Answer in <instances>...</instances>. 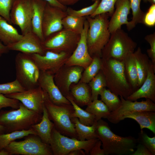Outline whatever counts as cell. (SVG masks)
<instances>
[{"mask_svg":"<svg viewBox=\"0 0 155 155\" xmlns=\"http://www.w3.org/2000/svg\"><path fill=\"white\" fill-rule=\"evenodd\" d=\"M96 132L106 155H131L137 143V139L132 136L123 137L115 133L102 119L97 121Z\"/></svg>","mask_w":155,"mask_h":155,"instance_id":"cell-1","label":"cell"},{"mask_svg":"<svg viewBox=\"0 0 155 155\" xmlns=\"http://www.w3.org/2000/svg\"><path fill=\"white\" fill-rule=\"evenodd\" d=\"M101 60V71L106 87L117 96L126 99L133 91L126 75L124 62L113 59Z\"/></svg>","mask_w":155,"mask_h":155,"instance_id":"cell-2","label":"cell"},{"mask_svg":"<svg viewBox=\"0 0 155 155\" xmlns=\"http://www.w3.org/2000/svg\"><path fill=\"white\" fill-rule=\"evenodd\" d=\"M109 16L107 13L97 15L93 18L86 16L89 24L86 40L88 50L92 57H101L102 51L111 36L108 29Z\"/></svg>","mask_w":155,"mask_h":155,"instance_id":"cell-3","label":"cell"},{"mask_svg":"<svg viewBox=\"0 0 155 155\" xmlns=\"http://www.w3.org/2000/svg\"><path fill=\"white\" fill-rule=\"evenodd\" d=\"M42 115L28 109L20 102L17 109L0 111V125L5 128V133L28 130L40 121Z\"/></svg>","mask_w":155,"mask_h":155,"instance_id":"cell-4","label":"cell"},{"mask_svg":"<svg viewBox=\"0 0 155 155\" xmlns=\"http://www.w3.org/2000/svg\"><path fill=\"white\" fill-rule=\"evenodd\" d=\"M43 92L44 104L54 127L62 135L78 139L74 125L71 120V115L74 111L72 105H56L51 101L47 94Z\"/></svg>","mask_w":155,"mask_h":155,"instance_id":"cell-5","label":"cell"},{"mask_svg":"<svg viewBox=\"0 0 155 155\" xmlns=\"http://www.w3.org/2000/svg\"><path fill=\"white\" fill-rule=\"evenodd\" d=\"M137 46L128 34L121 28L111 34L110 38L103 48L102 59H110L123 61L130 54L135 51Z\"/></svg>","mask_w":155,"mask_h":155,"instance_id":"cell-6","label":"cell"},{"mask_svg":"<svg viewBox=\"0 0 155 155\" xmlns=\"http://www.w3.org/2000/svg\"><path fill=\"white\" fill-rule=\"evenodd\" d=\"M16 79L26 90L38 86L40 70L30 54L21 52L15 58Z\"/></svg>","mask_w":155,"mask_h":155,"instance_id":"cell-7","label":"cell"},{"mask_svg":"<svg viewBox=\"0 0 155 155\" xmlns=\"http://www.w3.org/2000/svg\"><path fill=\"white\" fill-rule=\"evenodd\" d=\"M81 34L63 28L46 38L42 42L45 51L71 54L76 49L80 38Z\"/></svg>","mask_w":155,"mask_h":155,"instance_id":"cell-8","label":"cell"},{"mask_svg":"<svg viewBox=\"0 0 155 155\" xmlns=\"http://www.w3.org/2000/svg\"><path fill=\"white\" fill-rule=\"evenodd\" d=\"M98 138L89 140H80L62 134L54 127L51 132L50 145L54 155H67L70 152L77 149H82L86 154L90 150Z\"/></svg>","mask_w":155,"mask_h":155,"instance_id":"cell-9","label":"cell"},{"mask_svg":"<svg viewBox=\"0 0 155 155\" xmlns=\"http://www.w3.org/2000/svg\"><path fill=\"white\" fill-rule=\"evenodd\" d=\"M24 140L14 141L4 149L9 155H53L49 145L43 142L37 135L31 134L25 137Z\"/></svg>","mask_w":155,"mask_h":155,"instance_id":"cell-10","label":"cell"},{"mask_svg":"<svg viewBox=\"0 0 155 155\" xmlns=\"http://www.w3.org/2000/svg\"><path fill=\"white\" fill-rule=\"evenodd\" d=\"M33 8L31 0H15L10 13L11 24L18 26L24 35L32 32Z\"/></svg>","mask_w":155,"mask_h":155,"instance_id":"cell-11","label":"cell"},{"mask_svg":"<svg viewBox=\"0 0 155 155\" xmlns=\"http://www.w3.org/2000/svg\"><path fill=\"white\" fill-rule=\"evenodd\" d=\"M84 70L80 66L64 64L54 74L55 82L64 96L69 95L71 85L79 82Z\"/></svg>","mask_w":155,"mask_h":155,"instance_id":"cell-12","label":"cell"},{"mask_svg":"<svg viewBox=\"0 0 155 155\" xmlns=\"http://www.w3.org/2000/svg\"><path fill=\"white\" fill-rule=\"evenodd\" d=\"M40 71L55 74L65 64L71 54L46 51L43 55L30 54Z\"/></svg>","mask_w":155,"mask_h":155,"instance_id":"cell-13","label":"cell"},{"mask_svg":"<svg viewBox=\"0 0 155 155\" xmlns=\"http://www.w3.org/2000/svg\"><path fill=\"white\" fill-rule=\"evenodd\" d=\"M121 101L119 108L111 112L107 118L110 122L117 124L120 122V118L124 115L129 113L140 111H155V104L149 99L141 102L131 101L120 96Z\"/></svg>","mask_w":155,"mask_h":155,"instance_id":"cell-14","label":"cell"},{"mask_svg":"<svg viewBox=\"0 0 155 155\" xmlns=\"http://www.w3.org/2000/svg\"><path fill=\"white\" fill-rule=\"evenodd\" d=\"M67 15L66 11L47 3L42 24V32L44 39L63 28L62 20Z\"/></svg>","mask_w":155,"mask_h":155,"instance_id":"cell-15","label":"cell"},{"mask_svg":"<svg viewBox=\"0 0 155 155\" xmlns=\"http://www.w3.org/2000/svg\"><path fill=\"white\" fill-rule=\"evenodd\" d=\"M88 28V23L86 19L77 46L65 62V65L80 66L84 69L92 62L93 58L89 53L86 40Z\"/></svg>","mask_w":155,"mask_h":155,"instance_id":"cell-16","label":"cell"},{"mask_svg":"<svg viewBox=\"0 0 155 155\" xmlns=\"http://www.w3.org/2000/svg\"><path fill=\"white\" fill-rule=\"evenodd\" d=\"M4 95L18 100L30 110L42 114L44 106V93L39 86L22 92Z\"/></svg>","mask_w":155,"mask_h":155,"instance_id":"cell-17","label":"cell"},{"mask_svg":"<svg viewBox=\"0 0 155 155\" xmlns=\"http://www.w3.org/2000/svg\"><path fill=\"white\" fill-rule=\"evenodd\" d=\"M54 75L49 72L40 71L38 86L47 94L50 100L53 104L57 105L71 104L56 84Z\"/></svg>","mask_w":155,"mask_h":155,"instance_id":"cell-18","label":"cell"},{"mask_svg":"<svg viewBox=\"0 0 155 155\" xmlns=\"http://www.w3.org/2000/svg\"><path fill=\"white\" fill-rule=\"evenodd\" d=\"M42 42L39 37L32 31L23 35L17 42L7 46L9 51H19L28 54L36 53L44 55Z\"/></svg>","mask_w":155,"mask_h":155,"instance_id":"cell-19","label":"cell"},{"mask_svg":"<svg viewBox=\"0 0 155 155\" xmlns=\"http://www.w3.org/2000/svg\"><path fill=\"white\" fill-rule=\"evenodd\" d=\"M155 71L151 61L149 65L147 76L141 86L128 96L126 99L135 101L140 98H145L155 102Z\"/></svg>","mask_w":155,"mask_h":155,"instance_id":"cell-20","label":"cell"},{"mask_svg":"<svg viewBox=\"0 0 155 155\" xmlns=\"http://www.w3.org/2000/svg\"><path fill=\"white\" fill-rule=\"evenodd\" d=\"M115 6V9L109 22L108 29L111 34L121 29L122 25L128 24V16L131 9L129 0H117Z\"/></svg>","mask_w":155,"mask_h":155,"instance_id":"cell-21","label":"cell"},{"mask_svg":"<svg viewBox=\"0 0 155 155\" xmlns=\"http://www.w3.org/2000/svg\"><path fill=\"white\" fill-rule=\"evenodd\" d=\"M68 96L79 106H87L92 101L91 88L88 84L86 83L78 82L72 84Z\"/></svg>","mask_w":155,"mask_h":155,"instance_id":"cell-22","label":"cell"},{"mask_svg":"<svg viewBox=\"0 0 155 155\" xmlns=\"http://www.w3.org/2000/svg\"><path fill=\"white\" fill-rule=\"evenodd\" d=\"M126 118H130L139 124L141 131L148 129L155 134V113L151 111H140L126 114L120 119V122Z\"/></svg>","mask_w":155,"mask_h":155,"instance_id":"cell-23","label":"cell"},{"mask_svg":"<svg viewBox=\"0 0 155 155\" xmlns=\"http://www.w3.org/2000/svg\"><path fill=\"white\" fill-rule=\"evenodd\" d=\"M54 125L50 119L44 105L41 119L39 123L32 125L31 128L34 130L44 143L49 144L51 139L52 130Z\"/></svg>","mask_w":155,"mask_h":155,"instance_id":"cell-24","label":"cell"},{"mask_svg":"<svg viewBox=\"0 0 155 155\" xmlns=\"http://www.w3.org/2000/svg\"><path fill=\"white\" fill-rule=\"evenodd\" d=\"M33 14L32 20V32L43 42L44 38L42 31L44 13L47 2L44 0H31Z\"/></svg>","mask_w":155,"mask_h":155,"instance_id":"cell-25","label":"cell"},{"mask_svg":"<svg viewBox=\"0 0 155 155\" xmlns=\"http://www.w3.org/2000/svg\"><path fill=\"white\" fill-rule=\"evenodd\" d=\"M23 36L17 30L0 16V41L7 46L20 40Z\"/></svg>","mask_w":155,"mask_h":155,"instance_id":"cell-26","label":"cell"},{"mask_svg":"<svg viewBox=\"0 0 155 155\" xmlns=\"http://www.w3.org/2000/svg\"><path fill=\"white\" fill-rule=\"evenodd\" d=\"M133 55L138 73L139 88L146 78L148 69L151 60L146 54L142 52L140 47L134 52Z\"/></svg>","mask_w":155,"mask_h":155,"instance_id":"cell-27","label":"cell"},{"mask_svg":"<svg viewBox=\"0 0 155 155\" xmlns=\"http://www.w3.org/2000/svg\"><path fill=\"white\" fill-rule=\"evenodd\" d=\"M71 120L74 125L78 140L84 141L98 138L96 132L97 121L91 126H88L80 123L77 117L71 118Z\"/></svg>","mask_w":155,"mask_h":155,"instance_id":"cell-28","label":"cell"},{"mask_svg":"<svg viewBox=\"0 0 155 155\" xmlns=\"http://www.w3.org/2000/svg\"><path fill=\"white\" fill-rule=\"evenodd\" d=\"M133 53L129 55L123 62L127 78L134 92L139 87L138 73Z\"/></svg>","mask_w":155,"mask_h":155,"instance_id":"cell-29","label":"cell"},{"mask_svg":"<svg viewBox=\"0 0 155 155\" xmlns=\"http://www.w3.org/2000/svg\"><path fill=\"white\" fill-rule=\"evenodd\" d=\"M73 106L74 111L71 115V118H78L81 123L88 126L92 125L96 121L94 115L82 108L69 96L66 97Z\"/></svg>","mask_w":155,"mask_h":155,"instance_id":"cell-30","label":"cell"},{"mask_svg":"<svg viewBox=\"0 0 155 155\" xmlns=\"http://www.w3.org/2000/svg\"><path fill=\"white\" fill-rule=\"evenodd\" d=\"M91 63L84 69L79 82L88 84L101 70L102 60L101 57L95 56L92 57Z\"/></svg>","mask_w":155,"mask_h":155,"instance_id":"cell-31","label":"cell"},{"mask_svg":"<svg viewBox=\"0 0 155 155\" xmlns=\"http://www.w3.org/2000/svg\"><path fill=\"white\" fill-rule=\"evenodd\" d=\"M31 134L36 135L35 131L32 128L0 134V151L16 140L22 138Z\"/></svg>","mask_w":155,"mask_h":155,"instance_id":"cell-32","label":"cell"},{"mask_svg":"<svg viewBox=\"0 0 155 155\" xmlns=\"http://www.w3.org/2000/svg\"><path fill=\"white\" fill-rule=\"evenodd\" d=\"M85 110L94 115L96 121L102 118L107 119L111 113L105 104L98 99L92 101L87 106Z\"/></svg>","mask_w":155,"mask_h":155,"instance_id":"cell-33","label":"cell"},{"mask_svg":"<svg viewBox=\"0 0 155 155\" xmlns=\"http://www.w3.org/2000/svg\"><path fill=\"white\" fill-rule=\"evenodd\" d=\"M131 9L132 11V17L131 20L126 25L128 31L135 27L138 23L144 24L145 13L141 9L140 3L142 0H129Z\"/></svg>","mask_w":155,"mask_h":155,"instance_id":"cell-34","label":"cell"},{"mask_svg":"<svg viewBox=\"0 0 155 155\" xmlns=\"http://www.w3.org/2000/svg\"><path fill=\"white\" fill-rule=\"evenodd\" d=\"M86 20V17H77L67 15L62 20L63 28L81 34Z\"/></svg>","mask_w":155,"mask_h":155,"instance_id":"cell-35","label":"cell"},{"mask_svg":"<svg viewBox=\"0 0 155 155\" xmlns=\"http://www.w3.org/2000/svg\"><path fill=\"white\" fill-rule=\"evenodd\" d=\"M101 100L105 104L110 111L113 112L120 106L121 101L116 94L106 87L104 88L100 93Z\"/></svg>","mask_w":155,"mask_h":155,"instance_id":"cell-36","label":"cell"},{"mask_svg":"<svg viewBox=\"0 0 155 155\" xmlns=\"http://www.w3.org/2000/svg\"><path fill=\"white\" fill-rule=\"evenodd\" d=\"M88 84L91 90L92 101L98 99L101 91L106 86L104 77L101 70Z\"/></svg>","mask_w":155,"mask_h":155,"instance_id":"cell-37","label":"cell"},{"mask_svg":"<svg viewBox=\"0 0 155 155\" xmlns=\"http://www.w3.org/2000/svg\"><path fill=\"white\" fill-rule=\"evenodd\" d=\"M100 2V0H96L92 5L80 9L76 10L67 7L66 11L67 15L77 17H86L92 15L95 11Z\"/></svg>","mask_w":155,"mask_h":155,"instance_id":"cell-38","label":"cell"},{"mask_svg":"<svg viewBox=\"0 0 155 155\" xmlns=\"http://www.w3.org/2000/svg\"><path fill=\"white\" fill-rule=\"evenodd\" d=\"M117 0H100V2L94 12L89 16L93 18L96 15L107 13L111 16L114 12L115 3Z\"/></svg>","mask_w":155,"mask_h":155,"instance_id":"cell-39","label":"cell"},{"mask_svg":"<svg viewBox=\"0 0 155 155\" xmlns=\"http://www.w3.org/2000/svg\"><path fill=\"white\" fill-rule=\"evenodd\" d=\"M25 90L26 89L16 79L11 82L0 84V94H8Z\"/></svg>","mask_w":155,"mask_h":155,"instance_id":"cell-40","label":"cell"},{"mask_svg":"<svg viewBox=\"0 0 155 155\" xmlns=\"http://www.w3.org/2000/svg\"><path fill=\"white\" fill-rule=\"evenodd\" d=\"M137 139V143L144 145L151 153L152 155H155V136L149 137L143 130L138 133Z\"/></svg>","mask_w":155,"mask_h":155,"instance_id":"cell-41","label":"cell"},{"mask_svg":"<svg viewBox=\"0 0 155 155\" xmlns=\"http://www.w3.org/2000/svg\"><path fill=\"white\" fill-rule=\"evenodd\" d=\"M15 0H0V16L2 17L10 24H11L10 13Z\"/></svg>","mask_w":155,"mask_h":155,"instance_id":"cell-42","label":"cell"},{"mask_svg":"<svg viewBox=\"0 0 155 155\" xmlns=\"http://www.w3.org/2000/svg\"><path fill=\"white\" fill-rule=\"evenodd\" d=\"M145 40L149 43L150 48L147 50L148 56L151 60L153 68L155 71V33L147 35L145 37Z\"/></svg>","mask_w":155,"mask_h":155,"instance_id":"cell-43","label":"cell"},{"mask_svg":"<svg viewBox=\"0 0 155 155\" xmlns=\"http://www.w3.org/2000/svg\"><path fill=\"white\" fill-rule=\"evenodd\" d=\"M20 102L17 100L7 97L0 94V110L3 108L10 107L12 109L19 108Z\"/></svg>","mask_w":155,"mask_h":155,"instance_id":"cell-44","label":"cell"},{"mask_svg":"<svg viewBox=\"0 0 155 155\" xmlns=\"http://www.w3.org/2000/svg\"><path fill=\"white\" fill-rule=\"evenodd\" d=\"M144 24L146 26L152 27L155 24V4H152L147 12L145 13Z\"/></svg>","mask_w":155,"mask_h":155,"instance_id":"cell-45","label":"cell"},{"mask_svg":"<svg viewBox=\"0 0 155 155\" xmlns=\"http://www.w3.org/2000/svg\"><path fill=\"white\" fill-rule=\"evenodd\" d=\"M102 142L99 139L95 143L90 151V155H105L104 150L101 148Z\"/></svg>","mask_w":155,"mask_h":155,"instance_id":"cell-46","label":"cell"},{"mask_svg":"<svg viewBox=\"0 0 155 155\" xmlns=\"http://www.w3.org/2000/svg\"><path fill=\"white\" fill-rule=\"evenodd\" d=\"M135 148L136 150L131 155H152L147 148L140 143H138Z\"/></svg>","mask_w":155,"mask_h":155,"instance_id":"cell-47","label":"cell"},{"mask_svg":"<svg viewBox=\"0 0 155 155\" xmlns=\"http://www.w3.org/2000/svg\"><path fill=\"white\" fill-rule=\"evenodd\" d=\"M46 1L49 4L51 5L58 7L63 10L64 11H66L67 8V7L66 6H64L59 2L57 0H44Z\"/></svg>","mask_w":155,"mask_h":155,"instance_id":"cell-48","label":"cell"},{"mask_svg":"<svg viewBox=\"0 0 155 155\" xmlns=\"http://www.w3.org/2000/svg\"><path fill=\"white\" fill-rule=\"evenodd\" d=\"M62 5L67 6L73 5L79 1L80 0H57Z\"/></svg>","mask_w":155,"mask_h":155,"instance_id":"cell-49","label":"cell"},{"mask_svg":"<svg viewBox=\"0 0 155 155\" xmlns=\"http://www.w3.org/2000/svg\"><path fill=\"white\" fill-rule=\"evenodd\" d=\"M9 51L7 46L0 41V57L3 54L8 53Z\"/></svg>","mask_w":155,"mask_h":155,"instance_id":"cell-50","label":"cell"},{"mask_svg":"<svg viewBox=\"0 0 155 155\" xmlns=\"http://www.w3.org/2000/svg\"><path fill=\"white\" fill-rule=\"evenodd\" d=\"M86 154L82 149H77L70 152L67 155H85Z\"/></svg>","mask_w":155,"mask_h":155,"instance_id":"cell-51","label":"cell"},{"mask_svg":"<svg viewBox=\"0 0 155 155\" xmlns=\"http://www.w3.org/2000/svg\"><path fill=\"white\" fill-rule=\"evenodd\" d=\"M6 133L5 128L2 125H0V134L5 133Z\"/></svg>","mask_w":155,"mask_h":155,"instance_id":"cell-52","label":"cell"},{"mask_svg":"<svg viewBox=\"0 0 155 155\" xmlns=\"http://www.w3.org/2000/svg\"><path fill=\"white\" fill-rule=\"evenodd\" d=\"M0 155H9V153L4 149L0 151Z\"/></svg>","mask_w":155,"mask_h":155,"instance_id":"cell-53","label":"cell"},{"mask_svg":"<svg viewBox=\"0 0 155 155\" xmlns=\"http://www.w3.org/2000/svg\"><path fill=\"white\" fill-rule=\"evenodd\" d=\"M145 1L148 2L152 4H154L152 0H144Z\"/></svg>","mask_w":155,"mask_h":155,"instance_id":"cell-54","label":"cell"},{"mask_svg":"<svg viewBox=\"0 0 155 155\" xmlns=\"http://www.w3.org/2000/svg\"><path fill=\"white\" fill-rule=\"evenodd\" d=\"M153 3L154 4H155V0H152Z\"/></svg>","mask_w":155,"mask_h":155,"instance_id":"cell-55","label":"cell"},{"mask_svg":"<svg viewBox=\"0 0 155 155\" xmlns=\"http://www.w3.org/2000/svg\"><path fill=\"white\" fill-rule=\"evenodd\" d=\"M96 0H92V1H95Z\"/></svg>","mask_w":155,"mask_h":155,"instance_id":"cell-56","label":"cell"}]
</instances>
